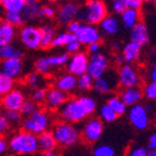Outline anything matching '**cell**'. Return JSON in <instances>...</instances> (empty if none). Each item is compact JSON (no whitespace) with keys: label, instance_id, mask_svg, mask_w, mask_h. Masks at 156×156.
Returning <instances> with one entry per match:
<instances>
[{"label":"cell","instance_id":"cell-1","mask_svg":"<svg viewBox=\"0 0 156 156\" xmlns=\"http://www.w3.org/2000/svg\"><path fill=\"white\" fill-rule=\"evenodd\" d=\"M9 151L16 155H33L39 151L38 136L22 130L14 133L8 142Z\"/></svg>","mask_w":156,"mask_h":156},{"label":"cell","instance_id":"cell-2","mask_svg":"<svg viewBox=\"0 0 156 156\" xmlns=\"http://www.w3.org/2000/svg\"><path fill=\"white\" fill-rule=\"evenodd\" d=\"M106 16H108V11L105 2L99 0H90L80 8L76 20L96 26V24H101L104 21Z\"/></svg>","mask_w":156,"mask_h":156},{"label":"cell","instance_id":"cell-3","mask_svg":"<svg viewBox=\"0 0 156 156\" xmlns=\"http://www.w3.org/2000/svg\"><path fill=\"white\" fill-rule=\"evenodd\" d=\"M51 125V119H50L49 114L46 110L39 109L37 110L31 117L25 118L22 121V129L26 132H30L32 134L41 135L42 133L48 131L47 129Z\"/></svg>","mask_w":156,"mask_h":156},{"label":"cell","instance_id":"cell-4","mask_svg":"<svg viewBox=\"0 0 156 156\" xmlns=\"http://www.w3.org/2000/svg\"><path fill=\"white\" fill-rule=\"evenodd\" d=\"M57 143L61 146H72L80 140V131L72 123L61 121L52 129Z\"/></svg>","mask_w":156,"mask_h":156},{"label":"cell","instance_id":"cell-5","mask_svg":"<svg viewBox=\"0 0 156 156\" xmlns=\"http://www.w3.org/2000/svg\"><path fill=\"white\" fill-rule=\"evenodd\" d=\"M59 115L66 122L69 123L80 122L87 117L85 110L79 101V98L69 99L59 109Z\"/></svg>","mask_w":156,"mask_h":156},{"label":"cell","instance_id":"cell-6","mask_svg":"<svg viewBox=\"0 0 156 156\" xmlns=\"http://www.w3.org/2000/svg\"><path fill=\"white\" fill-rule=\"evenodd\" d=\"M20 42L29 49H38L42 46V31L33 25H24L19 31Z\"/></svg>","mask_w":156,"mask_h":156},{"label":"cell","instance_id":"cell-7","mask_svg":"<svg viewBox=\"0 0 156 156\" xmlns=\"http://www.w3.org/2000/svg\"><path fill=\"white\" fill-rule=\"evenodd\" d=\"M104 131L103 121L98 118H90L82 127V139L87 143H95L101 139Z\"/></svg>","mask_w":156,"mask_h":156},{"label":"cell","instance_id":"cell-8","mask_svg":"<svg viewBox=\"0 0 156 156\" xmlns=\"http://www.w3.org/2000/svg\"><path fill=\"white\" fill-rule=\"evenodd\" d=\"M108 70V58L103 52H96L90 56L87 74L96 80L104 76Z\"/></svg>","mask_w":156,"mask_h":156},{"label":"cell","instance_id":"cell-9","mask_svg":"<svg viewBox=\"0 0 156 156\" xmlns=\"http://www.w3.org/2000/svg\"><path fill=\"white\" fill-rule=\"evenodd\" d=\"M90 58L85 52H78L70 57V60L67 65L68 73H71L74 76H82L87 73Z\"/></svg>","mask_w":156,"mask_h":156},{"label":"cell","instance_id":"cell-10","mask_svg":"<svg viewBox=\"0 0 156 156\" xmlns=\"http://www.w3.org/2000/svg\"><path fill=\"white\" fill-rule=\"evenodd\" d=\"M76 37H78V41L81 44L89 47L92 44L99 43L101 36L99 30L95 25L83 23L81 30L76 33Z\"/></svg>","mask_w":156,"mask_h":156},{"label":"cell","instance_id":"cell-11","mask_svg":"<svg viewBox=\"0 0 156 156\" xmlns=\"http://www.w3.org/2000/svg\"><path fill=\"white\" fill-rule=\"evenodd\" d=\"M129 120L135 129L138 130L146 129L148 126V116L145 107L140 104L131 107V109L129 110Z\"/></svg>","mask_w":156,"mask_h":156},{"label":"cell","instance_id":"cell-12","mask_svg":"<svg viewBox=\"0 0 156 156\" xmlns=\"http://www.w3.org/2000/svg\"><path fill=\"white\" fill-rule=\"evenodd\" d=\"M117 83H119L118 76L115 74V72H107L104 76L94 80L93 90L96 93L99 94H107L114 91Z\"/></svg>","mask_w":156,"mask_h":156},{"label":"cell","instance_id":"cell-13","mask_svg":"<svg viewBox=\"0 0 156 156\" xmlns=\"http://www.w3.org/2000/svg\"><path fill=\"white\" fill-rule=\"evenodd\" d=\"M25 101L24 94L20 90L14 89L10 93L2 96V107L7 112H20L22 105Z\"/></svg>","mask_w":156,"mask_h":156},{"label":"cell","instance_id":"cell-14","mask_svg":"<svg viewBox=\"0 0 156 156\" xmlns=\"http://www.w3.org/2000/svg\"><path fill=\"white\" fill-rule=\"evenodd\" d=\"M118 80H119V84L123 89H128V87H134L138 85L140 79L132 66L123 65L120 67V70L118 72Z\"/></svg>","mask_w":156,"mask_h":156},{"label":"cell","instance_id":"cell-15","mask_svg":"<svg viewBox=\"0 0 156 156\" xmlns=\"http://www.w3.org/2000/svg\"><path fill=\"white\" fill-rule=\"evenodd\" d=\"M80 7L76 2H67L60 7L58 10V22L62 25H69L71 22L76 21L78 18Z\"/></svg>","mask_w":156,"mask_h":156},{"label":"cell","instance_id":"cell-16","mask_svg":"<svg viewBox=\"0 0 156 156\" xmlns=\"http://www.w3.org/2000/svg\"><path fill=\"white\" fill-rule=\"evenodd\" d=\"M69 101L68 99V94L65 92L60 91V90L56 89V87H51L47 91L46 95V103L48 108L51 109H56V108H61L63 105Z\"/></svg>","mask_w":156,"mask_h":156},{"label":"cell","instance_id":"cell-17","mask_svg":"<svg viewBox=\"0 0 156 156\" xmlns=\"http://www.w3.org/2000/svg\"><path fill=\"white\" fill-rule=\"evenodd\" d=\"M23 69L22 59H9L2 60L1 62V73L10 76L11 79H16L20 76Z\"/></svg>","mask_w":156,"mask_h":156},{"label":"cell","instance_id":"cell-18","mask_svg":"<svg viewBox=\"0 0 156 156\" xmlns=\"http://www.w3.org/2000/svg\"><path fill=\"white\" fill-rule=\"evenodd\" d=\"M143 96V92L140 87L134 86V87H128V89H123L120 92V98L125 103L127 106H135L138 105L139 101L142 99Z\"/></svg>","mask_w":156,"mask_h":156},{"label":"cell","instance_id":"cell-19","mask_svg":"<svg viewBox=\"0 0 156 156\" xmlns=\"http://www.w3.org/2000/svg\"><path fill=\"white\" fill-rule=\"evenodd\" d=\"M55 87L65 93H69L78 87V79L71 73H65L56 80Z\"/></svg>","mask_w":156,"mask_h":156},{"label":"cell","instance_id":"cell-20","mask_svg":"<svg viewBox=\"0 0 156 156\" xmlns=\"http://www.w3.org/2000/svg\"><path fill=\"white\" fill-rule=\"evenodd\" d=\"M130 39L131 42L136 43V44L143 46L146 45L150 41V34L146 25L143 22H140L138 25L133 27L130 31Z\"/></svg>","mask_w":156,"mask_h":156},{"label":"cell","instance_id":"cell-21","mask_svg":"<svg viewBox=\"0 0 156 156\" xmlns=\"http://www.w3.org/2000/svg\"><path fill=\"white\" fill-rule=\"evenodd\" d=\"M38 145L41 153L56 151L58 143L57 141H56L55 135H54L52 131H46V132L38 135Z\"/></svg>","mask_w":156,"mask_h":156},{"label":"cell","instance_id":"cell-22","mask_svg":"<svg viewBox=\"0 0 156 156\" xmlns=\"http://www.w3.org/2000/svg\"><path fill=\"white\" fill-rule=\"evenodd\" d=\"M16 36V27L5 21L0 22V47L10 45Z\"/></svg>","mask_w":156,"mask_h":156},{"label":"cell","instance_id":"cell-23","mask_svg":"<svg viewBox=\"0 0 156 156\" xmlns=\"http://www.w3.org/2000/svg\"><path fill=\"white\" fill-rule=\"evenodd\" d=\"M121 23L123 29L131 31L133 27H135L140 23V12L138 10L127 9L123 14H121Z\"/></svg>","mask_w":156,"mask_h":156},{"label":"cell","instance_id":"cell-24","mask_svg":"<svg viewBox=\"0 0 156 156\" xmlns=\"http://www.w3.org/2000/svg\"><path fill=\"white\" fill-rule=\"evenodd\" d=\"M101 31L106 35H116L119 32L120 22L115 16H108L99 24Z\"/></svg>","mask_w":156,"mask_h":156},{"label":"cell","instance_id":"cell-25","mask_svg":"<svg viewBox=\"0 0 156 156\" xmlns=\"http://www.w3.org/2000/svg\"><path fill=\"white\" fill-rule=\"evenodd\" d=\"M141 47H142L141 45L133 42H129L125 45L122 49V56L125 58L126 62H134L139 59L141 54Z\"/></svg>","mask_w":156,"mask_h":156},{"label":"cell","instance_id":"cell-26","mask_svg":"<svg viewBox=\"0 0 156 156\" xmlns=\"http://www.w3.org/2000/svg\"><path fill=\"white\" fill-rule=\"evenodd\" d=\"M41 8L42 7L35 0H25V7L22 10V14L25 21H33L38 18Z\"/></svg>","mask_w":156,"mask_h":156},{"label":"cell","instance_id":"cell-27","mask_svg":"<svg viewBox=\"0 0 156 156\" xmlns=\"http://www.w3.org/2000/svg\"><path fill=\"white\" fill-rule=\"evenodd\" d=\"M23 56H24V52L20 48L13 46L12 44L0 47V58L2 60L22 59Z\"/></svg>","mask_w":156,"mask_h":156},{"label":"cell","instance_id":"cell-28","mask_svg":"<svg viewBox=\"0 0 156 156\" xmlns=\"http://www.w3.org/2000/svg\"><path fill=\"white\" fill-rule=\"evenodd\" d=\"M41 31H42V46L41 47L43 49H47L52 45V42L56 37L55 27L49 24H46L41 27Z\"/></svg>","mask_w":156,"mask_h":156},{"label":"cell","instance_id":"cell-29","mask_svg":"<svg viewBox=\"0 0 156 156\" xmlns=\"http://www.w3.org/2000/svg\"><path fill=\"white\" fill-rule=\"evenodd\" d=\"M76 41H78V37L74 34H71L69 32H60L56 35L51 47L67 46V45L71 44L73 42H76Z\"/></svg>","mask_w":156,"mask_h":156},{"label":"cell","instance_id":"cell-30","mask_svg":"<svg viewBox=\"0 0 156 156\" xmlns=\"http://www.w3.org/2000/svg\"><path fill=\"white\" fill-rule=\"evenodd\" d=\"M25 84L29 86L30 89H33L34 91L38 89H43V85L45 84V79L42 74L37 72H31L27 74L24 80Z\"/></svg>","mask_w":156,"mask_h":156},{"label":"cell","instance_id":"cell-31","mask_svg":"<svg viewBox=\"0 0 156 156\" xmlns=\"http://www.w3.org/2000/svg\"><path fill=\"white\" fill-rule=\"evenodd\" d=\"M0 3L5 12H22L25 7V0H1Z\"/></svg>","mask_w":156,"mask_h":156},{"label":"cell","instance_id":"cell-32","mask_svg":"<svg viewBox=\"0 0 156 156\" xmlns=\"http://www.w3.org/2000/svg\"><path fill=\"white\" fill-rule=\"evenodd\" d=\"M3 21H5L14 27H19V26L23 27L25 19H24L22 12H5Z\"/></svg>","mask_w":156,"mask_h":156},{"label":"cell","instance_id":"cell-33","mask_svg":"<svg viewBox=\"0 0 156 156\" xmlns=\"http://www.w3.org/2000/svg\"><path fill=\"white\" fill-rule=\"evenodd\" d=\"M107 105L114 110L118 116H121L127 112V105L121 101L119 96H112L108 101H107Z\"/></svg>","mask_w":156,"mask_h":156},{"label":"cell","instance_id":"cell-34","mask_svg":"<svg viewBox=\"0 0 156 156\" xmlns=\"http://www.w3.org/2000/svg\"><path fill=\"white\" fill-rule=\"evenodd\" d=\"M13 85H14V80L10 76H5L3 73H0V94L5 96V94L10 93L13 91Z\"/></svg>","mask_w":156,"mask_h":156},{"label":"cell","instance_id":"cell-35","mask_svg":"<svg viewBox=\"0 0 156 156\" xmlns=\"http://www.w3.org/2000/svg\"><path fill=\"white\" fill-rule=\"evenodd\" d=\"M34 67H35L36 72L39 73V74H42V76L43 74H48V73H50L51 68H52L49 62V58L48 57H42V58H39V59H37L35 65H34Z\"/></svg>","mask_w":156,"mask_h":156},{"label":"cell","instance_id":"cell-36","mask_svg":"<svg viewBox=\"0 0 156 156\" xmlns=\"http://www.w3.org/2000/svg\"><path fill=\"white\" fill-rule=\"evenodd\" d=\"M99 117L105 122H114L115 120L117 119L118 115L108 105L105 104L99 108Z\"/></svg>","mask_w":156,"mask_h":156},{"label":"cell","instance_id":"cell-37","mask_svg":"<svg viewBox=\"0 0 156 156\" xmlns=\"http://www.w3.org/2000/svg\"><path fill=\"white\" fill-rule=\"evenodd\" d=\"M93 156H116V151L112 145L108 144H98L93 148Z\"/></svg>","mask_w":156,"mask_h":156},{"label":"cell","instance_id":"cell-38","mask_svg":"<svg viewBox=\"0 0 156 156\" xmlns=\"http://www.w3.org/2000/svg\"><path fill=\"white\" fill-rule=\"evenodd\" d=\"M37 110H39V109L36 103L31 101V99H27V101H24L23 105H22L21 109H20V114H21V116H23V117L29 118V117H31L32 115L35 114Z\"/></svg>","mask_w":156,"mask_h":156},{"label":"cell","instance_id":"cell-39","mask_svg":"<svg viewBox=\"0 0 156 156\" xmlns=\"http://www.w3.org/2000/svg\"><path fill=\"white\" fill-rule=\"evenodd\" d=\"M79 101L81 103V105H82V107L84 108V110H85L87 116L92 115L95 112V109H96V101H94L92 97L81 96V97H79Z\"/></svg>","mask_w":156,"mask_h":156},{"label":"cell","instance_id":"cell-40","mask_svg":"<svg viewBox=\"0 0 156 156\" xmlns=\"http://www.w3.org/2000/svg\"><path fill=\"white\" fill-rule=\"evenodd\" d=\"M48 58H49V62L51 65V67H61V66L68 65L69 60H70V56H69L68 52L49 56Z\"/></svg>","mask_w":156,"mask_h":156},{"label":"cell","instance_id":"cell-41","mask_svg":"<svg viewBox=\"0 0 156 156\" xmlns=\"http://www.w3.org/2000/svg\"><path fill=\"white\" fill-rule=\"evenodd\" d=\"M93 85L94 79L90 76L87 73L78 78V89L81 91H89V90L93 89Z\"/></svg>","mask_w":156,"mask_h":156},{"label":"cell","instance_id":"cell-42","mask_svg":"<svg viewBox=\"0 0 156 156\" xmlns=\"http://www.w3.org/2000/svg\"><path fill=\"white\" fill-rule=\"evenodd\" d=\"M110 5H112L110 8H112V12L115 14H120V16L123 14V12L128 9L125 0H114V1L110 2Z\"/></svg>","mask_w":156,"mask_h":156},{"label":"cell","instance_id":"cell-43","mask_svg":"<svg viewBox=\"0 0 156 156\" xmlns=\"http://www.w3.org/2000/svg\"><path fill=\"white\" fill-rule=\"evenodd\" d=\"M56 16V10L54 7L51 5H42L41 11H39V16L38 19H43V18H47V19H52Z\"/></svg>","mask_w":156,"mask_h":156},{"label":"cell","instance_id":"cell-44","mask_svg":"<svg viewBox=\"0 0 156 156\" xmlns=\"http://www.w3.org/2000/svg\"><path fill=\"white\" fill-rule=\"evenodd\" d=\"M46 95H47L46 90L45 89H38V90L33 91L31 97H32V101H35L36 104H38V103H43L44 101H46Z\"/></svg>","mask_w":156,"mask_h":156},{"label":"cell","instance_id":"cell-45","mask_svg":"<svg viewBox=\"0 0 156 156\" xmlns=\"http://www.w3.org/2000/svg\"><path fill=\"white\" fill-rule=\"evenodd\" d=\"M144 95L148 99H154L156 101V83H150L145 86L144 89Z\"/></svg>","mask_w":156,"mask_h":156},{"label":"cell","instance_id":"cell-46","mask_svg":"<svg viewBox=\"0 0 156 156\" xmlns=\"http://www.w3.org/2000/svg\"><path fill=\"white\" fill-rule=\"evenodd\" d=\"M147 152V150L143 146H134L128 151L127 156H146Z\"/></svg>","mask_w":156,"mask_h":156},{"label":"cell","instance_id":"cell-47","mask_svg":"<svg viewBox=\"0 0 156 156\" xmlns=\"http://www.w3.org/2000/svg\"><path fill=\"white\" fill-rule=\"evenodd\" d=\"M3 116L9 120V122H14V123L19 122L22 117L20 112H7V110L3 112Z\"/></svg>","mask_w":156,"mask_h":156},{"label":"cell","instance_id":"cell-48","mask_svg":"<svg viewBox=\"0 0 156 156\" xmlns=\"http://www.w3.org/2000/svg\"><path fill=\"white\" fill-rule=\"evenodd\" d=\"M81 46H82V44H81L79 41H76V42H73V43H71V44L67 45L66 48H67L68 54H73V55H74V54L80 52Z\"/></svg>","mask_w":156,"mask_h":156},{"label":"cell","instance_id":"cell-49","mask_svg":"<svg viewBox=\"0 0 156 156\" xmlns=\"http://www.w3.org/2000/svg\"><path fill=\"white\" fill-rule=\"evenodd\" d=\"M82 25H83V23H82V22L76 20V21L71 22V23L68 25V32H69V33H71V34H74V35H76V33H78V32L81 30Z\"/></svg>","mask_w":156,"mask_h":156},{"label":"cell","instance_id":"cell-50","mask_svg":"<svg viewBox=\"0 0 156 156\" xmlns=\"http://www.w3.org/2000/svg\"><path fill=\"white\" fill-rule=\"evenodd\" d=\"M126 5L128 9H132V10H138L141 9L143 1L142 0H125Z\"/></svg>","mask_w":156,"mask_h":156},{"label":"cell","instance_id":"cell-51","mask_svg":"<svg viewBox=\"0 0 156 156\" xmlns=\"http://www.w3.org/2000/svg\"><path fill=\"white\" fill-rule=\"evenodd\" d=\"M9 125H10L9 120L7 119V118L3 116V115H1V116H0V132L3 133L5 131L8 130Z\"/></svg>","mask_w":156,"mask_h":156},{"label":"cell","instance_id":"cell-52","mask_svg":"<svg viewBox=\"0 0 156 156\" xmlns=\"http://www.w3.org/2000/svg\"><path fill=\"white\" fill-rule=\"evenodd\" d=\"M148 151H156V133L150 135L148 138Z\"/></svg>","mask_w":156,"mask_h":156},{"label":"cell","instance_id":"cell-53","mask_svg":"<svg viewBox=\"0 0 156 156\" xmlns=\"http://www.w3.org/2000/svg\"><path fill=\"white\" fill-rule=\"evenodd\" d=\"M87 50H89V52L91 55L96 54V52H101L99 51V50H101V44H99V43H95V44L90 45V46L87 47Z\"/></svg>","mask_w":156,"mask_h":156},{"label":"cell","instance_id":"cell-54","mask_svg":"<svg viewBox=\"0 0 156 156\" xmlns=\"http://www.w3.org/2000/svg\"><path fill=\"white\" fill-rule=\"evenodd\" d=\"M8 148H9V144L7 143V141L5 139L1 138V140H0V153L3 154Z\"/></svg>","mask_w":156,"mask_h":156},{"label":"cell","instance_id":"cell-55","mask_svg":"<svg viewBox=\"0 0 156 156\" xmlns=\"http://www.w3.org/2000/svg\"><path fill=\"white\" fill-rule=\"evenodd\" d=\"M115 62L119 66H123V62H126V61H125V58H123L122 54H117V55L115 56Z\"/></svg>","mask_w":156,"mask_h":156},{"label":"cell","instance_id":"cell-56","mask_svg":"<svg viewBox=\"0 0 156 156\" xmlns=\"http://www.w3.org/2000/svg\"><path fill=\"white\" fill-rule=\"evenodd\" d=\"M151 80L153 83H156V61L154 62L153 65V69H152L151 72Z\"/></svg>","mask_w":156,"mask_h":156},{"label":"cell","instance_id":"cell-57","mask_svg":"<svg viewBox=\"0 0 156 156\" xmlns=\"http://www.w3.org/2000/svg\"><path fill=\"white\" fill-rule=\"evenodd\" d=\"M38 156H59V154H58L56 151H52V152H45V153H41Z\"/></svg>","mask_w":156,"mask_h":156},{"label":"cell","instance_id":"cell-58","mask_svg":"<svg viewBox=\"0 0 156 156\" xmlns=\"http://www.w3.org/2000/svg\"><path fill=\"white\" fill-rule=\"evenodd\" d=\"M146 156H156V151H148Z\"/></svg>","mask_w":156,"mask_h":156},{"label":"cell","instance_id":"cell-59","mask_svg":"<svg viewBox=\"0 0 156 156\" xmlns=\"http://www.w3.org/2000/svg\"><path fill=\"white\" fill-rule=\"evenodd\" d=\"M112 49H115V50H117L118 48H119V45H118L117 43H115V44L112 45Z\"/></svg>","mask_w":156,"mask_h":156},{"label":"cell","instance_id":"cell-60","mask_svg":"<svg viewBox=\"0 0 156 156\" xmlns=\"http://www.w3.org/2000/svg\"><path fill=\"white\" fill-rule=\"evenodd\" d=\"M150 55H151V56H155V55H156V51H155V50H152Z\"/></svg>","mask_w":156,"mask_h":156},{"label":"cell","instance_id":"cell-61","mask_svg":"<svg viewBox=\"0 0 156 156\" xmlns=\"http://www.w3.org/2000/svg\"><path fill=\"white\" fill-rule=\"evenodd\" d=\"M20 156H34V155H20Z\"/></svg>","mask_w":156,"mask_h":156}]
</instances>
